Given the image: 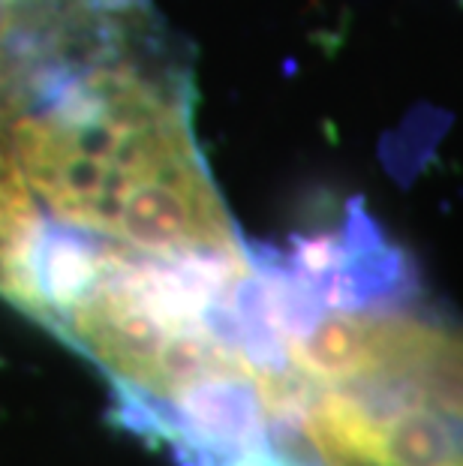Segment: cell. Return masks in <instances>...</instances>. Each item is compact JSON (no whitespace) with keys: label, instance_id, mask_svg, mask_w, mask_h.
Listing matches in <instances>:
<instances>
[{"label":"cell","instance_id":"cell-1","mask_svg":"<svg viewBox=\"0 0 463 466\" xmlns=\"http://www.w3.org/2000/svg\"><path fill=\"white\" fill-rule=\"evenodd\" d=\"M136 0H61L4 108L48 223L154 259H235L241 235L193 133L190 85Z\"/></svg>","mask_w":463,"mask_h":466},{"label":"cell","instance_id":"cell-2","mask_svg":"<svg viewBox=\"0 0 463 466\" xmlns=\"http://www.w3.org/2000/svg\"><path fill=\"white\" fill-rule=\"evenodd\" d=\"M409 289L370 226L268 253L286 428L304 466H463V322Z\"/></svg>","mask_w":463,"mask_h":466},{"label":"cell","instance_id":"cell-3","mask_svg":"<svg viewBox=\"0 0 463 466\" xmlns=\"http://www.w3.org/2000/svg\"><path fill=\"white\" fill-rule=\"evenodd\" d=\"M39 223H43V211L27 190L22 166L9 142L6 121L0 117V295H6Z\"/></svg>","mask_w":463,"mask_h":466}]
</instances>
